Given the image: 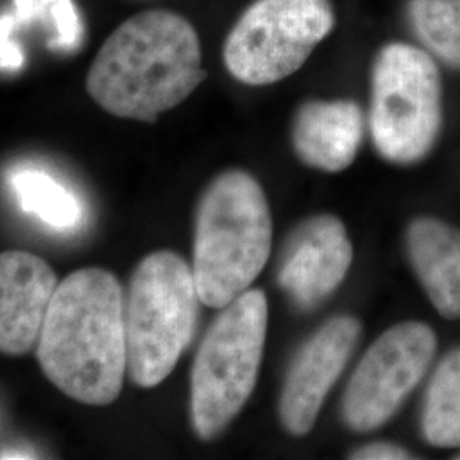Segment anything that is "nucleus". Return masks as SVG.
<instances>
[{
  "instance_id": "1",
  "label": "nucleus",
  "mask_w": 460,
  "mask_h": 460,
  "mask_svg": "<svg viewBox=\"0 0 460 460\" xmlns=\"http://www.w3.org/2000/svg\"><path fill=\"white\" fill-rule=\"evenodd\" d=\"M45 377L87 406L115 402L128 372L125 294L111 271L84 268L53 294L36 345Z\"/></svg>"
},
{
  "instance_id": "2",
  "label": "nucleus",
  "mask_w": 460,
  "mask_h": 460,
  "mask_svg": "<svg viewBox=\"0 0 460 460\" xmlns=\"http://www.w3.org/2000/svg\"><path fill=\"white\" fill-rule=\"evenodd\" d=\"M207 79L197 30L171 11H144L119 24L89 68L85 89L110 115L154 123Z\"/></svg>"
},
{
  "instance_id": "3",
  "label": "nucleus",
  "mask_w": 460,
  "mask_h": 460,
  "mask_svg": "<svg viewBox=\"0 0 460 460\" xmlns=\"http://www.w3.org/2000/svg\"><path fill=\"white\" fill-rule=\"evenodd\" d=\"M273 224L263 188L246 171L217 176L199 198L193 277L201 304L222 309L249 290L271 252Z\"/></svg>"
},
{
  "instance_id": "4",
  "label": "nucleus",
  "mask_w": 460,
  "mask_h": 460,
  "mask_svg": "<svg viewBox=\"0 0 460 460\" xmlns=\"http://www.w3.org/2000/svg\"><path fill=\"white\" fill-rule=\"evenodd\" d=\"M201 298L191 266L172 251H155L133 271L125 298L128 376L135 385L163 384L197 331Z\"/></svg>"
},
{
  "instance_id": "5",
  "label": "nucleus",
  "mask_w": 460,
  "mask_h": 460,
  "mask_svg": "<svg viewBox=\"0 0 460 460\" xmlns=\"http://www.w3.org/2000/svg\"><path fill=\"white\" fill-rule=\"evenodd\" d=\"M266 329V296L246 290L207 331L191 370L190 416L198 438L214 440L244 408L256 387Z\"/></svg>"
},
{
  "instance_id": "6",
  "label": "nucleus",
  "mask_w": 460,
  "mask_h": 460,
  "mask_svg": "<svg viewBox=\"0 0 460 460\" xmlns=\"http://www.w3.org/2000/svg\"><path fill=\"white\" fill-rule=\"evenodd\" d=\"M442 75L427 49L389 43L372 66L368 125L380 157L421 163L442 132Z\"/></svg>"
},
{
  "instance_id": "7",
  "label": "nucleus",
  "mask_w": 460,
  "mask_h": 460,
  "mask_svg": "<svg viewBox=\"0 0 460 460\" xmlns=\"http://www.w3.org/2000/svg\"><path fill=\"white\" fill-rule=\"evenodd\" d=\"M334 21L331 0H256L230 30L224 64L239 83H279L307 62Z\"/></svg>"
},
{
  "instance_id": "8",
  "label": "nucleus",
  "mask_w": 460,
  "mask_h": 460,
  "mask_svg": "<svg viewBox=\"0 0 460 460\" xmlns=\"http://www.w3.org/2000/svg\"><path fill=\"white\" fill-rule=\"evenodd\" d=\"M437 351L433 329L406 321L382 332L348 382L346 427L368 433L384 427L423 380Z\"/></svg>"
},
{
  "instance_id": "9",
  "label": "nucleus",
  "mask_w": 460,
  "mask_h": 460,
  "mask_svg": "<svg viewBox=\"0 0 460 460\" xmlns=\"http://www.w3.org/2000/svg\"><path fill=\"white\" fill-rule=\"evenodd\" d=\"M358 338L360 323L351 315H336L298 349L279 395V420L290 435L304 437L313 429Z\"/></svg>"
},
{
  "instance_id": "10",
  "label": "nucleus",
  "mask_w": 460,
  "mask_h": 460,
  "mask_svg": "<svg viewBox=\"0 0 460 460\" xmlns=\"http://www.w3.org/2000/svg\"><path fill=\"white\" fill-rule=\"evenodd\" d=\"M351 261L353 246L345 224L332 215L311 217L283 249L279 287L300 309H313L343 283Z\"/></svg>"
},
{
  "instance_id": "11",
  "label": "nucleus",
  "mask_w": 460,
  "mask_h": 460,
  "mask_svg": "<svg viewBox=\"0 0 460 460\" xmlns=\"http://www.w3.org/2000/svg\"><path fill=\"white\" fill-rule=\"evenodd\" d=\"M58 279L45 260L26 251L0 252V353L22 357L38 345Z\"/></svg>"
},
{
  "instance_id": "12",
  "label": "nucleus",
  "mask_w": 460,
  "mask_h": 460,
  "mask_svg": "<svg viewBox=\"0 0 460 460\" xmlns=\"http://www.w3.org/2000/svg\"><path fill=\"white\" fill-rule=\"evenodd\" d=\"M363 133L365 118L355 101H309L296 111L292 144L304 164L340 172L355 163Z\"/></svg>"
},
{
  "instance_id": "13",
  "label": "nucleus",
  "mask_w": 460,
  "mask_h": 460,
  "mask_svg": "<svg viewBox=\"0 0 460 460\" xmlns=\"http://www.w3.org/2000/svg\"><path fill=\"white\" fill-rule=\"evenodd\" d=\"M406 251L435 311L445 319H460V230L438 218H414Z\"/></svg>"
},
{
  "instance_id": "14",
  "label": "nucleus",
  "mask_w": 460,
  "mask_h": 460,
  "mask_svg": "<svg viewBox=\"0 0 460 460\" xmlns=\"http://www.w3.org/2000/svg\"><path fill=\"white\" fill-rule=\"evenodd\" d=\"M40 33L47 49L62 53L83 45L84 26L74 0H13L0 16V70L17 72L24 66V34Z\"/></svg>"
},
{
  "instance_id": "15",
  "label": "nucleus",
  "mask_w": 460,
  "mask_h": 460,
  "mask_svg": "<svg viewBox=\"0 0 460 460\" xmlns=\"http://www.w3.org/2000/svg\"><path fill=\"white\" fill-rule=\"evenodd\" d=\"M421 433L438 448H460V348L447 353L429 378Z\"/></svg>"
},
{
  "instance_id": "16",
  "label": "nucleus",
  "mask_w": 460,
  "mask_h": 460,
  "mask_svg": "<svg viewBox=\"0 0 460 460\" xmlns=\"http://www.w3.org/2000/svg\"><path fill=\"white\" fill-rule=\"evenodd\" d=\"M406 17L431 57L460 70V0H408Z\"/></svg>"
},
{
  "instance_id": "17",
  "label": "nucleus",
  "mask_w": 460,
  "mask_h": 460,
  "mask_svg": "<svg viewBox=\"0 0 460 460\" xmlns=\"http://www.w3.org/2000/svg\"><path fill=\"white\" fill-rule=\"evenodd\" d=\"M13 188L21 208L53 229H72L83 218L79 199L66 186L43 171L22 169L13 176Z\"/></svg>"
},
{
  "instance_id": "18",
  "label": "nucleus",
  "mask_w": 460,
  "mask_h": 460,
  "mask_svg": "<svg viewBox=\"0 0 460 460\" xmlns=\"http://www.w3.org/2000/svg\"><path fill=\"white\" fill-rule=\"evenodd\" d=\"M410 452L393 444H370L355 450L351 459L391 460L410 459Z\"/></svg>"
},
{
  "instance_id": "19",
  "label": "nucleus",
  "mask_w": 460,
  "mask_h": 460,
  "mask_svg": "<svg viewBox=\"0 0 460 460\" xmlns=\"http://www.w3.org/2000/svg\"><path fill=\"white\" fill-rule=\"evenodd\" d=\"M459 459H460V457H459Z\"/></svg>"
}]
</instances>
